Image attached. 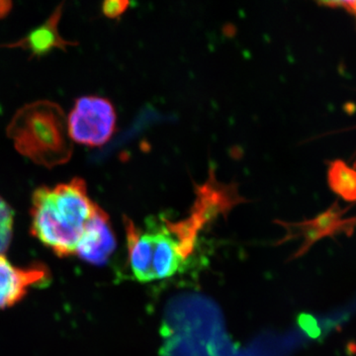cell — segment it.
Masks as SVG:
<instances>
[{
    "label": "cell",
    "mask_w": 356,
    "mask_h": 356,
    "mask_svg": "<svg viewBox=\"0 0 356 356\" xmlns=\"http://www.w3.org/2000/svg\"><path fill=\"white\" fill-rule=\"evenodd\" d=\"M13 8V2L0 0V19L6 17Z\"/></svg>",
    "instance_id": "obj_12"
},
{
    "label": "cell",
    "mask_w": 356,
    "mask_h": 356,
    "mask_svg": "<svg viewBox=\"0 0 356 356\" xmlns=\"http://www.w3.org/2000/svg\"><path fill=\"white\" fill-rule=\"evenodd\" d=\"M324 4L330 6L343 7V8L348 9V11L356 15V1L324 2Z\"/></svg>",
    "instance_id": "obj_11"
},
{
    "label": "cell",
    "mask_w": 356,
    "mask_h": 356,
    "mask_svg": "<svg viewBox=\"0 0 356 356\" xmlns=\"http://www.w3.org/2000/svg\"><path fill=\"white\" fill-rule=\"evenodd\" d=\"M49 278L48 269L42 264L22 268L0 254V309L15 305L24 298L30 288L47 284Z\"/></svg>",
    "instance_id": "obj_4"
},
{
    "label": "cell",
    "mask_w": 356,
    "mask_h": 356,
    "mask_svg": "<svg viewBox=\"0 0 356 356\" xmlns=\"http://www.w3.org/2000/svg\"><path fill=\"white\" fill-rule=\"evenodd\" d=\"M129 252V262L136 280L140 282L154 280L153 270L154 247L151 236L124 217Z\"/></svg>",
    "instance_id": "obj_7"
},
{
    "label": "cell",
    "mask_w": 356,
    "mask_h": 356,
    "mask_svg": "<svg viewBox=\"0 0 356 356\" xmlns=\"http://www.w3.org/2000/svg\"><path fill=\"white\" fill-rule=\"evenodd\" d=\"M14 212L8 203L0 196V254H3L13 238Z\"/></svg>",
    "instance_id": "obj_9"
},
{
    "label": "cell",
    "mask_w": 356,
    "mask_h": 356,
    "mask_svg": "<svg viewBox=\"0 0 356 356\" xmlns=\"http://www.w3.org/2000/svg\"><path fill=\"white\" fill-rule=\"evenodd\" d=\"M115 248L116 240L110 227L108 215L100 208L86 227L77 245L76 254L89 264L103 266L108 261Z\"/></svg>",
    "instance_id": "obj_5"
},
{
    "label": "cell",
    "mask_w": 356,
    "mask_h": 356,
    "mask_svg": "<svg viewBox=\"0 0 356 356\" xmlns=\"http://www.w3.org/2000/svg\"><path fill=\"white\" fill-rule=\"evenodd\" d=\"M117 115L112 103L100 96L77 98L67 117L72 142L88 147L107 144L116 130Z\"/></svg>",
    "instance_id": "obj_3"
},
{
    "label": "cell",
    "mask_w": 356,
    "mask_h": 356,
    "mask_svg": "<svg viewBox=\"0 0 356 356\" xmlns=\"http://www.w3.org/2000/svg\"><path fill=\"white\" fill-rule=\"evenodd\" d=\"M64 3L56 7L54 13L51 14L43 24L30 32L24 38L14 43L3 44L2 47L9 49H22L29 51L32 58L44 57L56 49L67 50V46H74L77 43L67 41L58 33V23L62 17Z\"/></svg>",
    "instance_id": "obj_6"
},
{
    "label": "cell",
    "mask_w": 356,
    "mask_h": 356,
    "mask_svg": "<svg viewBox=\"0 0 356 356\" xmlns=\"http://www.w3.org/2000/svg\"><path fill=\"white\" fill-rule=\"evenodd\" d=\"M99 210L83 178L39 187L32 195V235L58 257L76 254L86 227Z\"/></svg>",
    "instance_id": "obj_1"
},
{
    "label": "cell",
    "mask_w": 356,
    "mask_h": 356,
    "mask_svg": "<svg viewBox=\"0 0 356 356\" xmlns=\"http://www.w3.org/2000/svg\"><path fill=\"white\" fill-rule=\"evenodd\" d=\"M7 136L16 151L36 165L51 168L72 158L67 118L58 103L40 100L24 105L9 123Z\"/></svg>",
    "instance_id": "obj_2"
},
{
    "label": "cell",
    "mask_w": 356,
    "mask_h": 356,
    "mask_svg": "<svg viewBox=\"0 0 356 356\" xmlns=\"http://www.w3.org/2000/svg\"><path fill=\"white\" fill-rule=\"evenodd\" d=\"M329 184L344 200L356 201V168L341 161H334L329 170Z\"/></svg>",
    "instance_id": "obj_8"
},
{
    "label": "cell",
    "mask_w": 356,
    "mask_h": 356,
    "mask_svg": "<svg viewBox=\"0 0 356 356\" xmlns=\"http://www.w3.org/2000/svg\"><path fill=\"white\" fill-rule=\"evenodd\" d=\"M128 2L126 1H106L103 3V13L107 17L115 18L120 16L127 9Z\"/></svg>",
    "instance_id": "obj_10"
}]
</instances>
